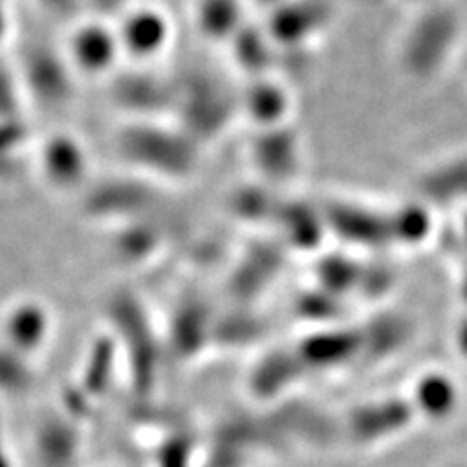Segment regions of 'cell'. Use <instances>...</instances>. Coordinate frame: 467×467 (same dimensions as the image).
Returning a JSON list of instances; mask_svg holds the SVG:
<instances>
[{
    "mask_svg": "<svg viewBox=\"0 0 467 467\" xmlns=\"http://www.w3.org/2000/svg\"><path fill=\"white\" fill-rule=\"evenodd\" d=\"M12 58L29 106L61 111L75 101L80 80L70 68L61 43L26 37Z\"/></svg>",
    "mask_w": 467,
    "mask_h": 467,
    "instance_id": "6da1fadb",
    "label": "cell"
},
{
    "mask_svg": "<svg viewBox=\"0 0 467 467\" xmlns=\"http://www.w3.org/2000/svg\"><path fill=\"white\" fill-rule=\"evenodd\" d=\"M115 149L125 162L139 173L175 178L193 164L187 142L170 129L152 121H133L125 125L115 139Z\"/></svg>",
    "mask_w": 467,
    "mask_h": 467,
    "instance_id": "7a4b0ae2",
    "label": "cell"
},
{
    "mask_svg": "<svg viewBox=\"0 0 467 467\" xmlns=\"http://www.w3.org/2000/svg\"><path fill=\"white\" fill-rule=\"evenodd\" d=\"M61 46L78 80L109 78L123 58L115 22L98 12H84L67 24Z\"/></svg>",
    "mask_w": 467,
    "mask_h": 467,
    "instance_id": "3957f363",
    "label": "cell"
},
{
    "mask_svg": "<svg viewBox=\"0 0 467 467\" xmlns=\"http://www.w3.org/2000/svg\"><path fill=\"white\" fill-rule=\"evenodd\" d=\"M37 175L55 193H78L90 180L92 160L84 142L68 130H53L34 149Z\"/></svg>",
    "mask_w": 467,
    "mask_h": 467,
    "instance_id": "277c9868",
    "label": "cell"
},
{
    "mask_svg": "<svg viewBox=\"0 0 467 467\" xmlns=\"http://www.w3.org/2000/svg\"><path fill=\"white\" fill-rule=\"evenodd\" d=\"M55 317L39 298H18L0 312V345L36 360L53 337Z\"/></svg>",
    "mask_w": 467,
    "mask_h": 467,
    "instance_id": "5b68a950",
    "label": "cell"
},
{
    "mask_svg": "<svg viewBox=\"0 0 467 467\" xmlns=\"http://www.w3.org/2000/svg\"><path fill=\"white\" fill-rule=\"evenodd\" d=\"M119 20L115 22L117 37L121 43L123 58H137V61H150L162 53L170 41V22L162 12L154 8H129L121 10Z\"/></svg>",
    "mask_w": 467,
    "mask_h": 467,
    "instance_id": "8992f818",
    "label": "cell"
},
{
    "mask_svg": "<svg viewBox=\"0 0 467 467\" xmlns=\"http://www.w3.org/2000/svg\"><path fill=\"white\" fill-rule=\"evenodd\" d=\"M78 431L72 419H46L36 432V450L43 467H68L78 456Z\"/></svg>",
    "mask_w": 467,
    "mask_h": 467,
    "instance_id": "52a82bcc",
    "label": "cell"
},
{
    "mask_svg": "<svg viewBox=\"0 0 467 467\" xmlns=\"http://www.w3.org/2000/svg\"><path fill=\"white\" fill-rule=\"evenodd\" d=\"M36 386L34 360L0 345V396L24 398Z\"/></svg>",
    "mask_w": 467,
    "mask_h": 467,
    "instance_id": "ba28073f",
    "label": "cell"
},
{
    "mask_svg": "<svg viewBox=\"0 0 467 467\" xmlns=\"http://www.w3.org/2000/svg\"><path fill=\"white\" fill-rule=\"evenodd\" d=\"M27 106L14 58L3 51L0 53V121L22 119Z\"/></svg>",
    "mask_w": 467,
    "mask_h": 467,
    "instance_id": "9c48e42d",
    "label": "cell"
},
{
    "mask_svg": "<svg viewBox=\"0 0 467 467\" xmlns=\"http://www.w3.org/2000/svg\"><path fill=\"white\" fill-rule=\"evenodd\" d=\"M29 5H34L46 18L63 24H70L88 12L86 0H29Z\"/></svg>",
    "mask_w": 467,
    "mask_h": 467,
    "instance_id": "30bf717a",
    "label": "cell"
},
{
    "mask_svg": "<svg viewBox=\"0 0 467 467\" xmlns=\"http://www.w3.org/2000/svg\"><path fill=\"white\" fill-rule=\"evenodd\" d=\"M16 36V16H14V8L10 0H0V53Z\"/></svg>",
    "mask_w": 467,
    "mask_h": 467,
    "instance_id": "8fae6325",
    "label": "cell"
},
{
    "mask_svg": "<svg viewBox=\"0 0 467 467\" xmlns=\"http://www.w3.org/2000/svg\"><path fill=\"white\" fill-rule=\"evenodd\" d=\"M86 6L90 12L115 16V14H119L125 8V0H86Z\"/></svg>",
    "mask_w": 467,
    "mask_h": 467,
    "instance_id": "7c38bea8",
    "label": "cell"
},
{
    "mask_svg": "<svg viewBox=\"0 0 467 467\" xmlns=\"http://www.w3.org/2000/svg\"><path fill=\"white\" fill-rule=\"evenodd\" d=\"M0 467H18L16 456H14V451L8 442V434H6L3 417H0Z\"/></svg>",
    "mask_w": 467,
    "mask_h": 467,
    "instance_id": "4fadbf2b",
    "label": "cell"
}]
</instances>
